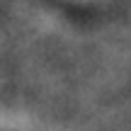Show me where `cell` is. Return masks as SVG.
I'll return each mask as SVG.
<instances>
[]
</instances>
